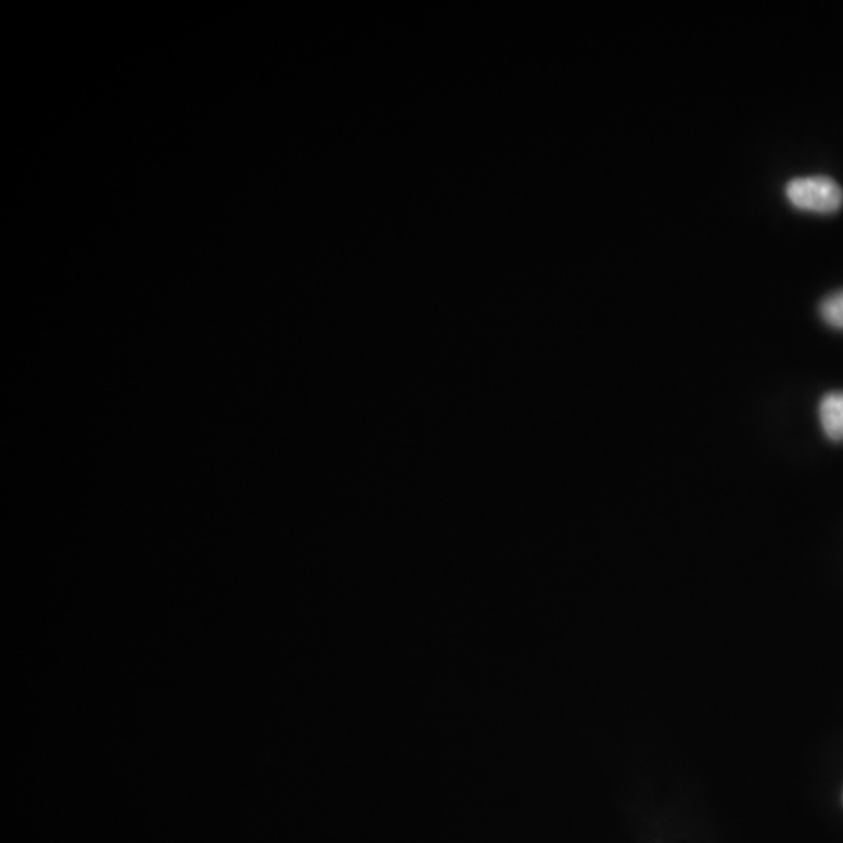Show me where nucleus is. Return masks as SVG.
Wrapping results in <instances>:
<instances>
[{
    "mask_svg": "<svg viewBox=\"0 0 843 843\" xmlns=\"http://www.w3.org/2000/svg\"><path fill=\"white\" fill-rule=\"evenodd\" d=\"M785 197L793 208L816 215H832L843 205V190L830 177H802L785 187Z\"/></svg>",
    "mask_w": 843,
    "mask_h": 843,
    "instance_id": "nucleus-1",
    "label": "nucleus"
},
{
    "mask_svg": "<svg viewBox=\"0 0 843 843\" xmlns=\"http://www.w3.org/2000/svg\"><path fill=\"white\" fill-rule=\"evenodd\" d=\"M821 429L832 443H843V393L827 394L818 408Z\"/></svg>",
    "mask_w": 843,
    "mask_h": 843,
    "instance_id": "nucleus-2",
    "label": "nucleus"
},
{
    "mask_svg": "<svg viewBox=\"0 0 843 843\" xmlns=\"http://www.w3.org/2000/svg\"><path fill=\"white\" fill-rule=\"evenodd\" d=\"M821 319L835 330H843V290L823 298L820 305Z\"/></svg>",
    "mask_w": 843,
    "mask_h": 843,
    "instance_id": "nucleus-3",
    "label": "nucleus"
}]
</instances>
